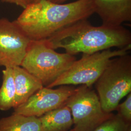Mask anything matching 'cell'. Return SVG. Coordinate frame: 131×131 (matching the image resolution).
<instances>
[{
    "instance_id": "obj_1",
    "label": "cell",
    "mask_w": 131,
    "mask_h": 131,
    "mask_svg": "<svg viewBox=\"0 0 131 131\" xmlns=\"http://www.w3.org/2000/svg\"><path fill=\"white\" fill-rule=\"evenodd\" d=\"M94 13L92 0H77L65 4L40 0L28 5L15 21L31 40L38 41L47 39Z\"/></svg>"
},
{
    "instance_id": "obj_2",
    "label": "cell",
    "mask_w": 131,
    "mask_h": 131,
    "mask_svg": "<svg viewBox=\"0 0 131 131\" xmlns=\"http://www.w3.org/2000/svg\"><path fill=\"white\" fill-rule=\"evenodd\" d=\"M54 50L63 49L75 56L91 54L110 49L131 46V32L122 26H95L87 19L81 20L66 27L44 40Z\"/></svg>"
},
{
    "instance_id": "obj_3",
    "label": "cell",
    "mask_w": 131,
    "mask_h": 131,
    "mask_svg": "<svg viewBox=\"0 0 131 131\" xmlns=\"http://www.w3.org/2000/svg\"><path fill=\"white\" fill-rule=\"evenodd\" d=\"M94 84L103 111L116 110L122 99L131 92L129 53L112 58Z\"/></svg>"
},
{
    "instance_id": "obj_4",
    "label": "cell",
    "mask_w": 131,
    "mask_h": 131,
    "mask_svg": "<svg viewBox=\"0 0 131 131\" xmlns=\"http://www.w3.org/2000/svg\"><path fill=\"white\" fill-rule=\"evenodd\" d=\"M76 60L75 56L56 52L44 40H31L20 66L48 88Z\"/></svg>"
},
{
    "instance_id": "obj_5",
    "label": "cell",
    "mask_w": 131,
    "mask_h": 131,
    "mask_svg": "<svg viewBox=\"0 0 131 131\" xmlns=\"http://www.w3.org/2000/svg\"><path fill=\"white\" fill-rule=\"evenodd\" d=\"M131 46L115 50L107 49L91 54H83L48 88L64 85H85L91 87L114 57L129 53Z\"/></svg>"
},
{
    "instance_id": "obj_6",
    "label": "cell",
    "mask_w": 131,
    "mask_h": 131,
    "mask_svg": "<svg viewBox=\"0 0 131 131\" xmlns=\"http://www.w3.org/2000/svg\"><path fill=\"white\" fill-rule=\"evenodd\" d=\"M74 125L71 131H93L113 114L105 112L97 93L85 85H81L68 99Z\"/></svg>"
},
{
    "instance_id": "obj_7",
    "label": "cell",
    "mask_w": 131,
    "mask_h": 131,
    "mask_svg": "<svg viewBox=\"0 0 131 131\" xmlns=\"http://www.w3.org/2000/svg\"><path fill=\"white\" fill-rule=\"evenodd\" d=\"M31 41L15 20L0 19V66H20Z\"/></svg>"
},
{
    "instance_id": "obj_8",
    "label": "cell",
    "mask_w": 131,
    "mask_h": 131,
    "mask_svg": "<svg viewBox=\"0 0 131 131\" xmlns=\"http://www.w3.org/2000/svg\"><path fill=\"white\" fill-rule=\"evenodd\" d=\"M75 89L70 85H60L55 89L44 86L25 102L14 108V113L40 117L46 113L65 105Z\"/></svg>"
},
{
    "instance_id": "obj_9",
    "label": "cell",
    "mask_w": 131,
    "mask_h": 131,
    "mask_svg": "<svg viewBox=\"0 0 131 131\" xmlns=\"http://www.w3.org/2000/svg\"><path fill=\"white\" fill-rule=\"evenodd\" d=\"M103 25L119 26L131 21V0H92Z\"/></svg>"
},
{
    "instance_id": "obj_10",
    "label": "cell",
    "mask_w": 131,
    "mask_h": 131,
    "mask_svg": "<svg viewBox=\"0 0 131 131\" xmlns=\"http://www.w3.org/2000/svg\"><path fill=\"white\" fill-rule=\"evenodd\" d=\"M16 89L14 108L25 102L44 87L41 82L21 66L13 68Z\"/></svg>"
},
{
    "instance_id": "obj_11",
    "label": "cell",
    "mask_w": 131,
    "mask_h": 131,
    "mask_svg": "<svg viewBox=\"0 0 131 131\" xmlns=\"http://www.w3.org/2000/svg\"><path fill=\"white\" fill-rule=\"evenodd\" d=\"M42 131H68L73 122L70 108L66 104L39 117Z\"/></svg>"
},
{
    "instance_id": "obj_12",
    "label": "cell",
    "mask_w": 131,
    "mask_h": 131,
    "mask_svg": "<svg viewBox=\"0 0 131 131\" xmlns=\"http://www.w3.org/2000/svg\"><path fill=\"white\" fill-rule=\"evenodd\" d=\"M0 131H42L39 117L14 113L0 119Z\"/></svg>"
},
{
    "instance_id": "obj_13",
    "label": "cell",
    "mask_w": 131,
    "mask_h": 131,
    "mask_svg": "<svg viewBox=\"0 0 131 131\" xmlns=\"http://www.w3.org/2000/svg\"><path fill=\"white\" fill-rule=\"evenodd\" d=\"M3 83L0 88V110L7 111L14 108L16 89L12 68H5L3 70Z\"/></svg>"
},
{
    "instance_id": "obj_14",
    "label": "cell",
    "mask_w": 131,
    "mask_h": 131,
    "mask_svg": "<svg viewBox=\"0 0 131 131\" xmlns=\"http://www.w3.org/2000/svg\"><path fill=\"white\" fill-rule=\"evenodd\" d=\"M131 123L125 122L118 114H112L93 131H127Z\"/></svg>"
},
{
    "instance_id": "obj_15",
    "label": "cell",
    "mask_w": 131,
    "mask_h": 131,
    "mask_svg": "<svg viewBox=\"0 0 131 131\" xmlns=\"http://www.w3.org/2000/svg\"><path fill=\"white\" fill-rule=\"evenodd\" d=\"M118 114L127 122L131 123V93L127 95L126 100L121 104H119L117 109Z\"/></svg>"
},
{
    "instance_id": "obj_16",
    "label": "cell",
    "mask_w": 131,
    "mask_h": 131,
    "mask_svg": "<svg viewBox=\"0 0 131 131\" xmlns=\"http://www.w3.org/2000/svg\"><path fill=\"white\" fill-rule=\"evenodd\" d=\"M4 2L13 4L23 7L26 8L28 5L33 3V0H1Z\"/></svg>"
},
{
    "instance_id": "obj_17",
    "label": "cell",
    "mask_w": 131,
    "mask_h": 131,
    "mask_svg": "<svg viewBox=\"0 0 131 131\" xmlns=\"http://www.w3.org/2000/svg\"><path fill=\"white\" fill-rule=\"evenodd\" d=\"M50 1H51L52 2L55 3H57V4H62L64 2H65L66 1H68V0H49Z\"/></svg>"
},
{
    "instance_id": "obj_18",
    "label": "cell",
    "mask_w": 131,
    "mask_h": 131,
    "mask_svg": "<svg viewBox=\"0 0 131 131\" xmlns=\"http://www.w3.org/2000/svg\"><path fill=\"white\" fill-rule=\"evenodd\" d=\"M127 131H131V125H130V126L129 127L128 129H127Z\"/></svg>"
},
{
    "instance_id": "obj_19",
    "label": "cell",
    "mask_w": 131,
    "mask_h": 131,
    "mask_svg": "<svg viewBox=\"0 0 131 131\" xmlns=\"http://www.w3.org/2000/svg\"><path fill=\"white\" fill-rule=\"evenodd\" d=\"M39 1H40V0H33V3H34V2H37Z\"/></svg>"
},
{
    "instance_id": "obj_20",
    "label": "cell",
    "mask_w": 131,
    "mask_h": 131,
    "mask_svg": "<svg viewBox=\"0 0 131 131\" xmlns=\"http://www.w3.org/2000/svg\"><path fill=\"white\" fill-rule=\"evenodd\" d=\"M70 131V130H69V131Z\"/></svg>"
}]
</instances>
